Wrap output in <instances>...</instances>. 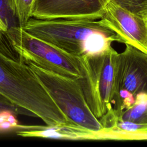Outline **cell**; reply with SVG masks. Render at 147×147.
<instances>
[{"label": "cell", "mask_w": 147, "mask_h": 147, "mask_svg": "<svg viewBox=\"0 0 147 147\" xmlns=\"http://www.w3.org/2000/svg\"><path fill=\"white\" fill-rule=\"evenodd\" d=\"M6 33L24 61L68 78L82 76L77 57L34 37L20 26L9 28Z\"/></svg>", "instance_id": "cell-5"}, {"label": "cell", "mask_w": 147, "mask_h": 147, "mask_svg": "<svg viewBox=\"0 0 147 147\" xmlns=\"http://www.w3.org/2000/svg\"><path fill=\"white\" fill-rule=\"evenodd\" d=\"M18 136L25 137L64 140H98V133L76 123L57 125H21L16 127Z\"/></svg>", "instance_id": "cell-9"}, {"label": "cell", "mask_w": 147, "mask_h": 147, "mask_svg": "<svg viewBox=\"0 0 147 147\" xmlns=\"http://www.w3.org/2000/svg\"><path fill=\"white\" fill-rule=\"evenodd\" d=\"M106 132H118L125 133H146L147 123H136L117 118L114 127L111 130Z\"/></svg>", "instance_id": "cell-13"}, {"label": "cell", "mask_w": 147, "mask_h": 147, "mask_svg": "<svg viewBox=\"0 0 147 147\" xmlns=\"http://www.w3.org/2000/svg\"><path fill=\"white\" fill-rule=\"evenodd\" d=\"M118 55L110 47L98 53L77 57L82 75L77 80L88 106L99 121L112 111Z\"/></svg>", "instance_id": "cell-3"}, {"label": "cell", "mask_w": 147, "mask_h": 147, "mask_svg": "<svg viewBox=\"0 0 147 147\" xmlns=\"http://www.w3.org/2000/svg\"><path fill=\"white\" fill-rule=\"evenodd\" d=\"M112 0H36L32 17L99 20L106 6Z\"/></svg>", "instance_id": "cell-8"}, {"label": "cell", "mask_w": 147, "mask_h": 147, "mask_svg": "<svg viewBox=\"0 0 147 147\" xmlns=\"http://www.w3.org/2000/svg\"><path fill=\"white\" fill-rule=\"evenodd\" d=\"M130 12L147 20V0H113Z\"/></svg>", "instance_id": "cell-14"}, {"label": "cell", "mask_w": 147, "mask_h": 147, "mask_svg": "<svg viewBox=\"0 0 147 147\" xmlns=\"http://www.w3.org/2000/svg\"><path fill=\"white\" fill-rule=\"evenodd\" d=\"M118 119L140 123H147V98L124 110Z\"/></svg>", "instance_id": "cell-10"}, {"label": "cell", "mask_w": 147, "mask_h": 147, "mask_svg": "<svg viewBox=\"0 0 147 147\" xmlns=\"http://www.w3.org/2000/svg\"><path fill=\"white\" fill-rule=\"evenodd\" d=\"M7 30H8V28L0 18V32L6 33L7 32Z\"/></svg>", "instance_id": "cell-17"}, {"label": "cell", "mask_w": 147, "mask_h": 147, "mask_svg": "<svg viewBox=\"0 0 147 147\" xmlns=\"http://www.w3.org/2000/svg\"><path fill=\"white\" fill-rule=\"evenodd\" d=\"M100 20L118 36L119 42L147 54V20L112 0L105 7Z\"/></svg>", "instance_id": "cell-7"}, {"label": "cell", "mask_w": 147, "mask_h": 147, "mask_svg": "<svg viewBox=\"0 0 147 147\" xmlns=\"http://www.w3.org/2000/svg\"><path fill=\"white\" fill-rule=\"evenodd\" d=\"M118 55L112 110L118 118L138 96L147 94V54L129 44Z\"/></svg>", "instance_id": "cell-6"}, {"label": "cell", "mask_w": 147, "mask_h": 147, "mask_svg": "<svg viewBox=\"0 0 147 147\" xmlns=\"http://www.w3.org/2000/svg\"><path fill=\"white\" fill-rule=\"evenodd\" d=\"M0 18L8 28L19 26L14 0H0Z\"/></svg>", "instance_id": "cell-11"}, {"label": "cell", "mask_w": 147, "mask_h": 147, "mask_svg": "<svg viewBox=\"0 0 147 147\" xmlns=\"http://www.w3.org/2000/svg\"><path fill=\"white\" fill-rule=\"evenodd\" d=\"M25 62L70 121L96 133L103 131L102 124L88 106L77 79L44 69L30 61Z\"/></svg>", "instance_id": "cell-4"}, {"label": "cell", "mask_w": 147, "mask_h": 147, "mask_svg": "<svg viewBox=\"0 0 147 147\" xmlns=\"http://www.w3.org/2000/svg\"><path fill=\"white\" fill-rule=\"evenodd\" d=\"M18 124L15 113L10 110L0 111V130L16 128Z\"/></svg>", "instance_id": "cell-15"}, {"label": "cell", "mask_w": 147, "mask_h": 147, "mask_svg": "<svg viewBox=\"0 0 147 147\" xmlns=\"http://www.w3.org/2000/svg\"><path fill=\"white\" fill-rule=\"evenodd\" d=\"M2 110H10L16 115L21 114L34 117L33 113L16 105L5 96L0 93V111Z\"/></svg>", "instance_id": "cell-16"}, {"label": "cell", "mask_w": 147, "mask_h": 147, "mask_svg": "<svg viewBox=\"0 0 147 147\" xmlns=\"http://www.w3.org/2000/svg\"><path fill=\"white\" fill-rule=\"evenodd\" d=\"M0 93L47 125L75 123L57 107L3 32H0Z\"/></svg>", "instance_id": "cell-1"}, {"label": "cell", "mask_w": 147, "mask_h": 147, "mask_svg": "<svg viewBox=\"0 0 147 147\" xmlns=\"http://www.w3.org/2000/svg\"><path fill=\"white\" fill-rule=\"evenodd\" d=\"M29 34L79 57L100 53L119 42L117 34L99 20L30 18L22 27Z\"/></svg>", "instance_id": "cell-2"}, {"label": "cell", "mask_w": 147, "mask_h": 147, "mask_svg": "<svg viewBox=\"0 0 147 147\" xmlns=\"http://www.w3.org/2000/svg\"><path fill=\"white\" fill-rule=\"evenodd\" d=\"M36 0H14L16 17L22 27L32 17V10Z\"/></svg>", "instance_id": "cell-12"}]
</instances>
